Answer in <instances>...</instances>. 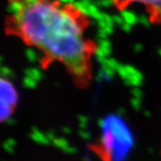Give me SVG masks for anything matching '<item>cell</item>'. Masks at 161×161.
<instances>
[{
  "mask_svg": "<svg viewBox=\"0 0 161 161\" xmlns=\"http://www.w3.org/2000/svg\"><path fill=\"white\" fill-rule=\"evenodd\" d=\"M19 101V94L15 84L0 76V124L5 123L15 114Z\"/></svg>",
  "mask_w": 161,
  "mask_h": 161,
  "instance_id": "cell-3",
  "label": "cell"
},
{
  "mask_svg": "<svg viewBox=\"0 0 161 161\" xmlns=\"http://www.w3.org/2000/svg\"><path fill=\"white\" fill-rule=\"evenodd\" d=\"M132 142V132L127 125L119 117H110L103 121L93 150L101 161H125Z\"/></svg>",
  "mask_w": 161,
  "mask_h": 161,
  "instance_id": "cell-2",
  "label": "cell"
},
{
  "mask_svg": "<svg viewBox=\"0 0 161 161\" xmlns=\"http://www.w3.org/2000/svg\"><path fill=\"white\" fill-rule=\"evenodd\" d=\"M7 35L37 50L43 64L65 68L78 87H88L97 46L86 14L63 0H7Z\"/></svg>",
  "mask_w": 161,
  "mask_h": 161,
  "instance_id": "cell-1",
  "label": "cell"
},
{
  "mask_svg": "<svg viewBox=\"0 0 161 161\" xmlns=\"http://www.w3.org/2000/svg\"><path fill=\"white\" fill-rule=\"evenodd\" d=\"M114 5L120 10L132 7H138L145 11L151 20L161 19V0H112Z\"/></svg>",
  "mask_w": 161,
  "mask_h": 161,
  "instance_id": "cell-4",
  "label": "cell"
}]
</instances>
